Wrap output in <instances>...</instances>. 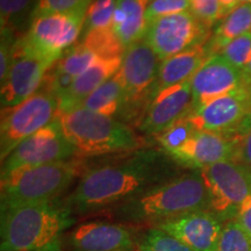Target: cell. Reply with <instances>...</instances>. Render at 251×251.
Wrapping results in <instances>:
<instances>
[{"instance_id": "6da1fadb", "label": "cell", "mask_w": 251, "mask_h": 251, "mask_svg": "<svg viewBox=\"0 0 251 251\" xmlns=\"http://www.w3.org/2000/svg\"><path fill=\"white\" fill-rule=\"evenodd\" d=\"M177 163L159 149L143 148L126 157L87 166L61 202L76 215L106 212L180 175Z\"/></svg>"}, {"instance_id": "7a4b0ae2", "label": "cell", "mask_w": 251, "mask_h": 251, "mask_svg": "<svg viewBox=\"0 0 251 251\" xmlns=\"http://www.w3.org/2000/svg\"><path fill=\"white\" fill-rule=\"evenodd\" d=\"M208 192L200 170L180 174L108 209L115 222L152 227L185 213L208 211Z\"/></svg>"}, {"instance_id": "3957f363", "label": "cell", "mask_w": 251, "mask_h": 251, "mask_svg": "<svg viewBox=\"0 0 251 251\" xmlns=\"http://www.w3.org/2000/svg\"><path fill=\"white\" fill-rule=\"evenodd\" d=\"M75 222L59 199L1 212V251H63Z\"/></svg>"}, {"instance_id": "277c9868", "label": "cell", "mask_w": 251, "mask_h": 251, "mask_svg": "<svg viewBox=\"0 0 251 251\" xmlns=\"http://www.w3.org/2000/svg\"><path fill=\"white\" fill-rule=\"evenodd\" d=\"M57 119L78 157L128 153L147 147L128 125L83 107L61 113Z\"/></svg>"}, {"instance_id": "5b68a950", "label": "cell", "mask_w": 251, "mask_h": 251, "mask_svg": "<svg viewBox=\"0 0 251 251\" xmlns=\"http://www.w3.org/2000/svg\"><path fill=\"white\" fill-rule=\"evenodd\" d=\"M86 168L81 157H75L70 161L14 171L1 178V212L59 199Z\"/></svg>"}, {"instance_id": "8992f818", "label": "cell", "mask_w": 251, "mask_h": 251, "mask_svg": "<svg viewBox=\"0 0 251 251\" xmlns=\"http://www.w3.org/2000/svg\"><path fill=\"white\" fill-rule=\"evenodd\" d=\"M87 8L69 13L46 14L34 18L14 43V52L33 56L54 65L83 33Z\"/></svg>"}, {"instance_id": "52a82bcc", "label": "cell", "mask_w": 251, "mask_h": 251, "mask_svg": "<svg viewBox=\"0 0 251 251\" xmlns=\"http://www.w3.org/2000/svg\"><path fill=\"white\" fill-rule=\"evenodd\" d=\"M57 94L46 87L23 102L12 107L1 108L0 124V156L1 162L25 139L46 127L58 117Z\"/></svg>"}, {"instance_id": "ba28073f", "label": "cell", "mask_w": 251, "mask_h": 251, "mask_svg": "<svg viewBox=\"0 0 251 251\" xmlns=\"http://www.w3.org/2000/svg\"><path fill=\"white\" fill-rule=\"evenodd\" d=\"M162 61L146 40L135 42L125 50L120 72L126 90V103L121 115L140 124L151 100V91Z\"/></svg>"}, {"instance_id": "9c48e42d", "label": "cell", "mask_w": 251, "mask_h": 251, "mask_svg": "<svg viewBox=\"0 0 251 251\" xmlns=\"http://www.w3.org/2000/svg\"><path fill=\"white\" fill-rule=\"evenodd\" d=\"M208 192V212L224 224L236 219L251 193V171L236 161H224L200 170Z\"/></svg>"}, {"instance_id": "30bf717a", "label": "cell", "mask_w": 251, "mask_h": 251, "mask_svg": "<svg viewBox=\"0 0 251 251\" xmlns=\"http://www.w3.org/2000/svg\"><path fill=\"white\" fill-rule=\"evenodd\" d=\"M77 150L67 139L58 119L25 139L1 162V178L14 171L50 163L70 161Z\"/></svg>"}, {"instance_id": "8fae6325", "label": "cell", "mask_w": 251, "mask_h": 251, "mask_svg": "<svg viewBox=\"0 0 251 251\" xmlns=\"http://www.w3.org/2000/svg\"><path fill=\"white\" fill-rule=\"evenodd\" d=\"M186 119L196 130L240 140L251 126V89L244 86L194 109Z\"/></svg>"}, {"instance_id": "7c38bea8", "label": "cell", "mask_w": 251, "mask_h": 251, "mask_svg": "<svg viewBox=\"0 0 251 251\" xmlns=\"http://www.w3.org/2000/svg\"><path fill=\"white\" fill-rule=\"evenodd\" d=\"M212 33L191 11L158 18L149 23L144 40L161 61L198 45H205Z\"/></svg>"}, {"instance_id": "4fadbf2b", "label": "cell", "mask_w": 251, "mask_h": 251, "mask_svg": "<svg viewBox=\"0 0 251 251\" xmlns=\"http://www.w3.org/2000/svg\"><path fill=\"white\" fill-rule=\"evenodd\" d=\"M142 229L119 222H84L68 231L65 244L71 251L137 250L139 231Z\"/></svg>"}, {"instance_id": "5bb4252c", "label": "cell", "mask_w": 251, "mask_h": 251, "mask_svg": "<svg viewBox=\"0 0 251 251\" xmlns=\"http://www.w3.org/2000/svg\"><path fill=\"white\" fill-rule=\"evenodd\" d=\"M192 111L193 93L190 80L168 87L157 94L147 107L137 128L143 134L157 136Z\"/></svg>"}, {"instance_id": "9a60e30c", "label": "cell", "mask_w": 251, "mask_h": 251, "mask_svg": "<svg viewBox=\"0 0 251 251\" xmlns=\"http://www.w3.org/2000/svg\"><path fill=\"white\" fill-rule=\"evenodd\" d=\"M238 140L205 130H194L180 148L169 153L181 168L201 170L224 161H235Z\"/></svg>"}, {"instance_id": "2e32d148", "label": "cell", "mask_w": 251, "mask_h": 251, "mask_svg": "<svg viewBox=\"0 0 251 251\" xmlns=\"http://www.w3.org/2000/svg\"><path fill=\"white\" fill-rule=\"evenodd\" d=\"M193 93V111L219 97L247 86L242 70L234 67L222 55L207 61L191 79Z\"/></svg>"}, {"instance_id": "e0dca14e", "label": "cell", "mask_w": 251, "mask_h": 251, "mask_svg": "<svg viewBox=\"0 0 251 251\" xmlns=\"http://www.w3.org/2000/svg\"><path fill=\"white\" fill-rule=\"evenodd\" d=\"M152 227L166 231L194 251H215L224 222L208 211L185 213Z\"/></svg>"}, {"instance_id": "ac0fdd59", "label": "cell", "mask_w": 251, "mask_h": 251, "mask_svg": "<svg viewBox=\"0 0 251 251\" xmlns=\"http://www.w3.org/2000/svg\"><path fill=\"white\" fill-rule=\"evenodd\" d=\"M51 68L33 56L13 51V63L1 83V108L18 105L36 93Z\"/></svg>"}, {"instance_id": "d6986e66", "label": "cell", "mask_w": 251, "mask_h": 251, "mask_svg": "<svg viewBox=\"0 0 251 251\" xmlns=\"http://www.w3.org/2000/svg\"><path fill=\"white\" fill-rule=\"evenodd\" d=\"M121 64L122 57L99 58L92 67L75 78L70 86L59 94L58 114L79 108L94 91L120 70Z\"/></svg>"}, {"instance_id": "ffe728a7", "label": "cell", "mask_w": 251, "mask_h": 251, "mask_svg": "<svg viewBox=\"0 0 251 251\" xmlns=\"http://www.w3.org/2000/svg\"><path fill=\"white\" fill-rule=\"evenodd\" d=\"M205 45L194 46L180 54L162 61L158 77L151 91V100L161 91L192 79L199 69L211 58Z\"/></svg>"}, {"instance_id": "44dd1931", "label": "cell", "mask_w": 251, "mask_h": 251, "mask_svg": "<svg viewBox=\"0 0 251 251\" xmlns=\"http://www.w3.org/2000/svg\"><path fill=\"white\" fill-rule=\"evenodd\" d=\"M150 0H118L112 29L125 50L146 36L148 20L147 7Z\"/></svg>"}, {"instance_id": "7402d4cb", "label": "cell", "mask_w": 251, "mask_h": 251, "mask_svg": "<svg viewBox=\"0 0 251 251\" xmlns=\"http://www.w3.org/2000/svg\"><path fill=\"white\" fill-rule=\"evenodd\" d=\"M248 31H251V4L242 2L220 20L207 41L205 46L209 57L221 54L231 41Z\"/></svg>"}, {"instance_id": "603a6c76", "label": "cell", "mask_w": 251, "mask_h": 251, "mask_svg": "<svg viewBox=\"0 0 251 251\" xmlns=\"http://www.w3.org/2000/svg\"><path fill=\"white\" fill-rule=\"evenodd\" d=\"M126 103V90L120 72L99 86L80 107L106 117L121 115Z\"/></svg>"}, {"instance_id": "cb8c5ba5", "label": "cell", "mask_w": 251, "mask_h": 251, "mask_svg": "<svg viewBox=\"0 0 251 251\" xmlns=\"http://www.w3.org/2000/svg\"><path fill=\"white\" fill-rule=\"evenodd\" d=\"M37 0H0L1 31H9L18 37L24 34L33 19Z\"/></svg>"}, {"instance_id": "d4e9b609", "label": "cell", "mask_w": 251, "mask_h": 251, "mask_svg": "<svg viewBox=\"0 0 251 251\" xmlns=\"http://www.w3.org/2000/svg\"><path fill=\"white\" fill-rule=\"evenodd\" d=\"M80 42L92 50L99 58L122 57L125 54L124 46L121 45L112 28L89 31L84 34Z\"/></svg>"}, {"instance_id": "484cf974", "label": "cell", "mask_w": 251, "mask_h": 251, "mask_svg": "<svg viewBox=\"0 0 251 251\" xmlns=\"http://www.w3.org/2000/svg\"><path fill=\"white\" fill-rule=\"evenodd\" d=\"M137 251H194L181 241L157 227H148L140 233Z\"/></svg>"}, {"instance_id": "4316f807", "label": "cell", "mask_w": 251, "mask_h": 251, "mask_svg": "<svg viewBox=\"0 0 251 251\" xmlns=\"http://www.w3.org/2000/svg\"><path fill=\"white\" fill-rule=\"evenodd\" d=\"M118 0H93L87 8L83 35L92 30L112 28L113 17Z\"/></svg>"}, {"instance_id": "83f0119b", "label": "cell", "mask_w": 251, "mask_h": 251, "mask_svg": "<svg viewBox=\"0 0 251 251\" xmlns=\"http://www.w3.org/2000/svg\"><path fill=\"white\" fill-rule=\"evenodd\" d=\"M215 251H251V236L235 220L226 222Z\"/></svg>"}, {"instance_id": "f1b7e54d", "label": "cell", "mask_w": 251, "mask_h": 251, "mask_svg": "<svg viewBox=\"0 0 251 251\" xmlns=\"http://www.w3.org/2000/svg\"><path fill=\"white\" fill-rule=\"evenodd\" d=\"M194 130L196 129L190 124V121L186 118H184L178 122H176L169 129L155 136V140L159 144L163 151L169 155V153L180 148L190 139Z\"/></svg>"}, {"instance_id": "f546056e", "label": "cell", "mask_w": 251, "mask_h": 251, "mask_svg": "<svg viewBox=\"0 0 251 251\" xmlns=\"http://www.w3.org/2000/svg\"><path fill=\"white\" fill-rule=\"evenodd\" d=\"M220 55L224 56L234 67L243 70L251 59V31L231 41Z\"/></svg>"}, {"instance_id": "4dcf8cb0", "label": "cell", "mask_w": 251, "mask_h": 251, "mask_svg": "<svg viewBox=\"0 0 251 251\" xmlns=\"http://www.w3.org/2000/svg\"><path fill=\"white\" fill-rule=\"evenodd\" d=\"M92 1L93 0H37L33 19L46 14L69 13L81 8H89Z\"/></svg>"}, {"instance_id": "1f68e13d", "label": "cell", "mask_w": 251, "mask_h": 251, "mask_svg": "<svg viewBox=\"0 0 251 251\" xmlns=\"http://www.w3.org/2000/svg\"><path fill=\"white\" fill-rule=\"evenodd\" d=\"M190 11V0H150L147 7L148 24L158 18Z\"/></svg>"}, {"instance_id": "d6a6232c", "label": "cell", "mask_w": 251, "mask_h": 251, "mask_svg": "<svg viewBox=\"0 0 251 251\" xmlns=\"http://www.w3.org/2000/svg\"><path fill=\"white\" fill-rule=\"evenodd\" d=\"M190 11L208 28L222 19L219 0H190Z\"/></svg>"}, {"instance_id": "836d02e7", "label": "cell", "mask_w": 251, "mask_h": 251, "mask_svg": "<svg viewBox=\"0 0 251 251\" xmlns=\"http://www.w3.org/2000/svg\"><path fill=\"white\" fill-rule=\"evenodd\" d=\"M18 36L9 31H1V47H0V79L1 83L7 77L13 63V48Z\"/></svg>"}, {"instance_id": "e575fe53", "label": "cell", "mask_w": 251, "mask_h": 251, "mask_svg": "<svg viewBox=\"0 0 251 251\" xmlns=\"http://www.w3.org/2000/svg\"><path fill=\"white\" fill-rule=\"evenodd\" d=\"M235 161L241 163L251 171V126L238 140Z\"/></svg>"}, {"instance_id": "d590c367", "label": "cell", "mask_w": 251, "mask_h": 251, "mask_svg": "<svg viewBox=\"0 0 251 251\" xmlns=\"http://www.w3.org/2000/svg\"><path fill=\"white\" fill-rule=\"evenodd\" d=\"M235 221L251 236V193L241 205Z\"/></svg>"}, {"instance_id": "8d00e7d4", "label": "cell", "mask_w": 251, "mask_h": 251, "mask_svg": "<svg viewBox=\"0 0 251 251\" xmlns=\"http://www.w3.org/2000/svg\"><path fill=\"white\" fill-rule=\"evenodd\" d=\"M241 0H219L220 8H221L222 19H224L228 13H230L234 8H236L240 5Z\"/></svg>"}, {"instance_id": "74e56055", "label": "cell", "mask_w": 251, "mask_h": 251, "mask_svg": "<svg viewBox=\"0 0 251 251\" xmlns=\"http://www.w3.org/2000/svg\"><path fill=\"white\" fill-rule=\"evenodd\" d=\"M242 74H243L244 83H246V85L248 87H250L251 89V59L246 67H244V69L242 70Z\"/></svg>"}, {"instance_id": "f35d334b", "label": "cell", "mask_w": 251, "mask_h": 251, "mask_svg": "<svg viewBox=\"0 0 251 251\" xmlns=\"http://www.w3.org/2000/svg\"><path fill=\"white\" fill-rule=\"evenodd\" d=\"M242 2H249V4H251V0H241V4Z\"/></svg>"}, {"instance_id": "ab89813d", "label": "cell", "mask_w": 251, "mask_h": 251, "mask_svg": "<svg viewBox=\"0 0 251 251\" xmlns=\"http://www.w3.org/2000/svg\"><path fill=\"white\" fill-rule=\"evenodd\" d=\"M129 251H137V250H129Z\"/></svg>"}]
</instances>
